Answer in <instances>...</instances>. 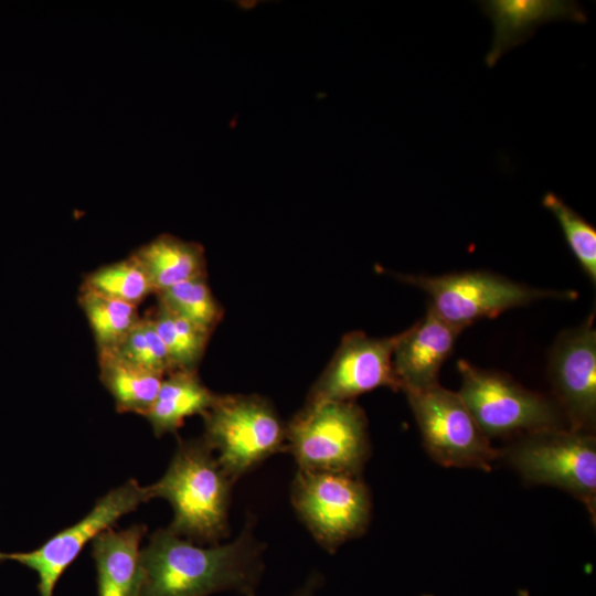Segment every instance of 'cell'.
I'll use <instances>...</instances> for the list:
<instances>
[{
	"label": "cell",
	"instance_id": "6da1fadb",
	"mask_svg": "<svg viewBox=\"0 0 596 596\" xmlns=\"http://www.w3.org/2000/svg\"><path fill=\"white\" fill-rule=\"evenodd\" d=\"M263 545L248 520L233 541L202 546L169 528L155 531L141 549L139 596H209L255 593L264 571Z\"/></svg>",
	"mask_w": 596,
	"mask_h": 596
},
{
	"label": "cell",
	"instance_id": "7a4b0ae2",
	"mask_svg": "<svg viewBox=\"0 0 596 596\" xmlns=\"http://www.w3.org/2000/svg\"><path fill=\"white\" fill-rule=\"evenodd\" d=\"M233 480L219 464L203 437L180 439L174 455L155 483L150 500L162 498L173 510L168 526L198 544H219L228 535V507Z\"/></svg>",
	"mask_w": 596,
	"mask_h": 596
},
{
	"label": "cell",
	"instance_id": "3957f363",
	"mask_svg": "<svg viewBox=\"0 0 596 596\" xmlns=\"http://www.w3.org/2000/svg\"><path fill=\"white\" fill-rule=\"evenodd\" d=\"M298 469L360 475L370 454L368 421L353 401H317L286 425Z\"/></svg>",
	"mask_w": 596,
	"mask_h": 596
},
{
	"label": "cell",
	"instance_id": "277c9868",
	"mask_svg": "<svg viewBox=\"0 0 596 596\" xmlns=\"http://www.w3.org/2000/svg\"><path fill=\"white\" fill-rule=\"evenodd\" d=\"M430 299L428 307L449 324L464 330L482 319L543 299L573 300L577 292L531 287L487 270H467L443 275L395 274Z\"/></svg>",
	"mask_w": 596,
	"mask_h": 596
},
{
	"label": "cell",
	"instance_id": "5b68a950",
	"mask_svg": "<svg viewBox=\"0 0 596 596\" xmlns=\"http://www.w3.org/2000/svg\"><path fill=\"white\" fill-rule=\"evenodd\" d=\"M531 485L561 488L596 519V437L594 433L556 427L520 435L499 451Z\"/></svg>",
	"mask_w": 596,
	"mask_h": 596
},
{
	"label": "cell",
	"instance_id": "8992f818",
	"mask_svg": "<svg viewBox=\"0 0 596 596\" xmlns=\"http://www.w3.org/2000/svg\"><path fill=\"white\" fill-rule=\"evenodd\" d=\"M203 438L235 481L266 458L287 449L286 424L259 395H217L203 415Z\"/></svg>",
	"mask_w": 596,
	"mask_h": 596
},
{
	"label": "cell",
	"instance_id": "52a82bcc",
	"mask_svg": "<svg viewBox=\"0 0 596 596\" xmlns=\"http://www.w3.org/2000/svg\"><path fill=\"white\" fill-rule=\"evenodd\" d=\"M457 369L461 377L458 394L489 439L564 427L560 407L547 396L464 359L457 362Z\"/></svg>",
	"mask_w": 596,
	"mask_h": 596
},
{
	"label": "cell",
	"instance_id": "ba28073f",
	"mask_svg": "<svg viewBox=\"0 0 596 596\" xmlns=\"http://www.w3.org/2000/svg\"><path fill=\"white\" fill-rule=\"evenodd\" d=\"M290 499L299 519L330 553L363 534L370 522L371 497L360 475L298 469Z\"/></svg>",
	"mask_w": 596,
	"mask_h": 596
},
{
	"label": "cell",
	"instance_id": "9c48e42d",
	"mask_svg": "<svg viewBox=\"0 0 596 596\" xmlns=\"http://www.w3.org/2000/svg\"><path fill=\"white\" fill-rule=\"evenodd\" d=\"M425 450L444 467L489 471L499 457L458 392L437 384L406 392Z\"/></svg>",
	"mask_w": 596,
	"mask_h": 596
},
{
	"label": "cell",
	"instance_id": "30bf717a",
	"mask_svg": "<svg viewBox=\"0 0 596 596\" xmlns=\"http://www.w3.org/2000/svg\"><path fill=\"white\" fill-rule=\"evenodd\" d=\"M149 500L147 487L130 479L100 497L84 518L61 530L38 549L29 552H0V562L14 561L34 571L39 577V595L53 596L60 577L84 546L98 533L114 526L120 518Z\"/></svg>",
	"mask_w": 596,
	"mask_h": 596
},
{
	"label": "cell",
	"instance_id": "8fae6325",
	"mask_svg": "<svg viewBox=\"0 0 596 596\" xmlns=\"http://www.w3.org/2000/svg\"><path fill=\"white\" fill-rule=\"evenodd\" d=\"M547 373L570 429L594 433L596 426V329L594 313L562 331L549 352Z\"/></svg>",
	"mask_w": 596,
	"mask_h": 596
},
{
	"label": "cell",
	"instance_id": "7c38bea8",
	"mask_svg": "<svg viewBox=\"0 0 596 596\" xmlns=\"http://www.w3.org/2000/svg\"><path fill=\"white\" fill-rule=\"evenodd\" d=\"M398 337L400 333L384 338L369 337L363 331L347 333L311 386L307 402L353 401L377 387L401 390L392 364Z\"/></svg>",
	"mask_w": 596,
	"mask_h": 596
},
{
	"label": "cell",
	"instance_id": "4fadbf2b",
	"mask_svg": "<svg viewBox=\"0 0 596 596\" xmlns=\"http://www.w3.org/2000/svg\"><path fill=\"white\" fill-rule=\"evenodd\" d=\"M461 331L427 307L421 320L400 332L392 364L404 393L424 391L439 384V371L453 353Z\"/></svg>",
	"mask_w": 596,
	"mask_h": 596
},
{
	"label": "cell",
	"instance_id": "5bb4252c",
	"mask_svg": "<svg viewBox=\"0 0 596 596\" xmlns=\"http://www.w3.org/2000/svg\"><path fill=\"white\" fill-rule=\"evenodd\" d=\"M479 3L493 24L492 44L485 56L488 67H493L505 52L528 41L542 24L555 20L587 21L583 8L570 0H486Z\"/></svg>",
	"mask_w": 596,
	"mask_h": 596
},
{
	"label": "cell",
	"instance_id": "9a60e30c",
	"mask_svg": "<svg viewBox=\"0 0 596 596\" xmlns=\"http://www.w3.org/2000/svg\"><path fill=\"white\" fill-rule=\"evenodd\" d=\"M145 524L108 528L93 541L92 556L97 572L98 596H139L142 585L141 541Z\"/></svg>",
	"mask_w": 596,
	"mask_h": 596
},
{
	"label": "cell",
	"instance_id": "2e32d148",
	"mask_svg": "<svg viewBox=\"0 0 596 596\" xmlns=\"http://www.w3.org/2000/svg\"><path fill=\"white\" fill-rule=\"evenodd\" d=\"M217 395L202 383L196 370H174L164 375L145 417L156 436L174 434L188 417L210 409Z\"/></svg>",
	"mask_w": 596,
	"mask_h": 596
},
{
	"label": "cell",
	"instance_id": "e0dca14e",
	"mask_svg": "<svg viewBox=\"0 0 596 596\" xmlns=\"http://www.w3.org/2000/svg\"><path fill=\"white\" fill-rule=\"evenodd\" d=\"M147 273L153 292L206 275L203 247L170 234H161L130 254Z\"/></svg>",
	"mask_w": 596,
	"mask_h": 596
},
{
	"label": "cell",
	"instance_id": "ac0fdd59",
	"mask_svg": "<svg viewBox=\"0 0 596 596\" xmlns=\"http://www.w3.org/2000/svg\"><path fill=\"white\" fill-rule=\"evenodd\" d=\"M99 379L117 412L146 416L164 375L130 363L111 351L98 352Z\"/></svg>",
	"mask_w": 596,
	"mask_h": 596
},
{
	"label": "cell",
	"instance_id": "d6986e66",
	"mask_svg": "<svg viewBox=\"0 0 596 596\" xmlns=\"http://www.w3.org/2000/svg\"><path fill=\"white\" fill-rule=\"evenodd\" d=\"M78 304L92 330L97 352L115 350L138 322V307L81 288Z\"/></svg>",
	"mask_w": 596,
	"mask_h": 596
},
{
	"label": "cell",
	"instance_id": "ffe728a7",
	"mask_svg": "<svg viewBox=\"0 0 596 596\" xmlns=\"http://www.w3.org/2000/svg\"><path fill=\"white\" fill-rule=\"evenodd\" d=\"M151 318L167 350L172 371L196 370L211 333L159 302Z\"/></svg>",
	"mask_w": 596,
	"mask_h": 596
},
{
	"label": "cell",
	"instance_id": "44dd1931",
	"mask_svg": "<svg viewBox=\"0 0 596 596\" xmlns=\"http://www.w3.org/2000/svg\"><path fill=\"white\" fill-rule=\"evenodd\" d=\"M82 288L137 307L153 294L147 273L131 255L92 270Z\"/></svg>",
	"mask_w": 596,
	"mask_h": 596
},
{
	"label": "cell",
	"instance_id": "7402d4cb",
	"mask_svg": "<svg viewBox=\"0 0 596 596\" xmlns=\"http://www.w3.org/2000/svg\"><path fill=\"white\" fill-rule=\"evenodd\" d=\"M157 296L159 304L209 333H212L223 316L206 275L182 281Z\"/></svg>",
	"mask_w": 596,
	"mask_h": 596
},
{
	"label": "cell",
	"instance_id": "603a6c76",
	"mask_svg": "<svg viewBox=\"0 0 596 596\" xmlns=\"http://www.w3.org/2000/svg\"><path fill=\"white\" fill-rule=\"evenodd\" d=\"M542 205L557 221L565 242L578 265L595 285L596 283V228L577 211L552 191L544 193Z\"/></svg>",
	"mask_w": 596,
	"mask_h": 596
},
{
	"label": "cell",
	"instance_id": "cb8c5ba5",
	"mask_svg": "<svg viewBox=\"0 0 596 596\" xmlns=\"http://www.w3.org/2000/svg\"><path fill=\"white\" fill-rule=\"evenodd\" d=\"M111 352L130 363L162 375L172 372L167 350L151 317H140Z\"/></svg>",
	"mask_w": 596,
	"mask_h": 596
},
{
	"label": "cell",
	"instance_id": "d4e9b609",
	"mask_svg": "<svg viewBox=\"0 0 596 596\" xmlns=\"http://www.w3.org/2000/svg\"><path fill=\"white\" fill-rule=\"evenodd\" d=\"M322 584V576L319 573H312L306 579L302 586L295 590L290 596H315ZM245 596H256L255 593Z\"/></svg>",
	"mask_w": 596,
	"mask_h": 596
},
{
	"label": "cell",
	"instance_id": "484cf974",
	"mask_svg": "<svg viewBox=\"0 0 596 596\" xmlns=\"http://www.w3.org/2000/svg\"><path fill=\"white\" fill-rule=\"evenodd\" d=\"M519 596H529L528 592L525 590H520L519 592Z\"/></svg>",
	"mask_w": 596,
	"mask_h": 596
}]
</instances>
